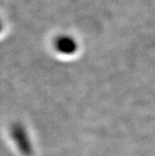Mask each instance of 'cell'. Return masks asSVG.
Instances as JSON below:
<instances>
[{
    "label": "cell",
    "mask_w": 155,
    "mask_h": 156,
    "mask_svg": "<svg viewBox=\"0 0 155 156\" xmlns=\"http://www.w3.org/2000/svg\"><path fill=\"white\" fill-rule=\"evenodd\" d=\"M55 49L63 55H72L78 50V43L70 36H61L55 40Z\"/></svg>",
    "instance_id": "1"
},
{
    "label": "cell",
    "mask_w": 155,
    "mask_h": 156,
    "mask_svg": "<svg viewBox=\"0 0 155 156\" xmlns=\"http://www.w3.org/2000/svg\"><path fill=\"white\" fill-rule=\"evenodd\" d=\"M1 30H2V23L0 21V33H1Z\"/></svg>",
    "instance_id": "2"
}]
</instances>
